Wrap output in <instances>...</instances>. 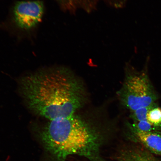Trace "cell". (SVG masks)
<instances>
[{
	"instance_id": "obj_1",
	"label": "cell",
	"mask_w": 161,
	"mask_h": 161,
	"mask_svg": "<svg viewBox=\"0 0 161 161\" xmlns=\"http://www.w3.org/2000/svg\"><path fill=\"white\" fill-rule=\"evenodd\" d=\"M20 87L30 109L49 120L74 115L85 102L83 86L64 68H50L26 76Z\"/></svg>"
},
{
	"instance_id": "obj_2",
	"label": "cell",
	"mask_w": 161,
	"mask_h": 161,
	"mask_svg": "<svg viewBox=\"0 0 161 161\" xmlns=\"http://www.w3.org/2000/svg\"><path fill=\"white\" fill-rule=\"evenodd\" d=\"M46 150L55 161L70 155L104 161L100 154L101 137L85 120L74 115L50 120L40 132Z\"/></svg>"
},
{
	"instance_id": "obj_3",
	"label": "cell",
	"mask_w": 161,
	"mask_h": 161,
	"mask_svg": "<svg viewBox=\"0 0 161 161\" xmlns=\"http://www.w3.org/2000/svg\"><path fill=\"white\" fill-rule=\"evenodd\" d=\"M123 105L131 112L155 104L157 96L144 73L129 75L119 92Z\"/></svg>"
},
{
	"instance_id": "obj_4",
	"label": "cell",
	"mask_w": 161,
	"mask_h": 161,
	"mask_svg": "<svg viewBox=\"0 0 161 161\" xmlns=\"http://www.w3.org/2000/svg\"><path fill=\"white\" fill-rule=\"evenodd\" d=\"M44 11L41 1H22L15 4L13 17L15 25L22 30L33 29L41 21Z\"/></svg>"
},
{
	"instance_id": "obj_5",
	"label": "cell",
	"mask_w": 161,
	"mask_h": 161,
	"mask_svg": "<svg viewBox=\"0 0 161 161\" xmlns=\"http://www.w3.org/2000/svg\"><path fill=\"white\" fill-rule=\"evenodd\" d=\"M136 137L152 154L161 157V135L154 132L141 131L133 128Z\"/></svg>"
},
{
	"instance_id": "obj_6",
	"label": "cell",
	"mask_w": 161,
	"mask_h": 161,
	"mask_svg": "<svg viewBox=\"0 0 161 161\" xmlns=\"http://www.w3.org/2000/svg\"><path fill=\"white\" fill-rule=\"evenodd\" d=\"M121 158L122 161H158L149 151L140 149L125 152Z\"/></svg>"
},
{
	"instance_id": "obj_7",
	"label": "cell",
	"mask_w": 161,
	"mask_h": 161,
	"mask_svg": "<svg viewBox=\"0 0 161 161\" xmlns=\"http://www.w3.org/2000/svg\"><path fill=\"white\" fill-rule=\"evenodd\" d=\"M147 120L153 126L161 125V108L154 106L149 111L147 117Z\"/></svg>"
},
{
	"instance_id": "obj_8",
	"label": "cell",
	"mask_w": 161,
	"mask_h": 161,
	"mask_svg": "<svg viewBox=\"0 0 161 161\" xmlns=\"http://www.w3.org/2000/svg\"><path fill=\"white\" fill-rule=\"evenodd\" d=\"M155 104L152 106L142 108L131 112V118L134 122L147 120V114L149 111L155 106Z\"/></svg>"
},
{
	"instance_id": "obj_9",
	"label": "cell",
	"mask_w": 161,
	"mask_h": 161,
	"mask_svg": "<svg viewBox=\"0 0 161 161\" xmlns=\"http://www.w3.org/2000/svg\"><path fill=\"white\" fill-rule=\"evenodd\" d=\"M133 128L141 131L153 132L154 127L147 120L141 121L140 122H134Z\"/></svg>"
}]
</instances>
